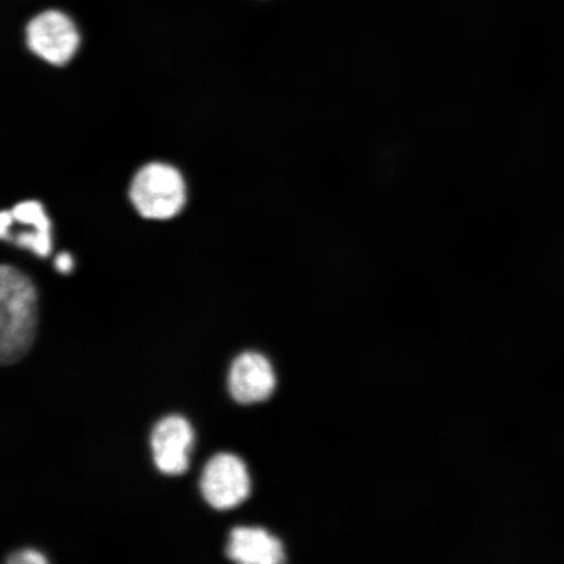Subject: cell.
<instances>
[{"mask_svg":"<svg viewBox=\"0 0 564 564\" xmlns=\"http://www.w3.org/2000/svg\"><path fill=\"white\" fill-rule=\"evenodd\" d=\"M54 265L56 271L67 274L74 270V258L70 257L68 252H61L59 256L55 258Z\"/></svg>","mask_w":564,"mask_h":564,"instance_id":"10","label":"cell"},{"mask_svg":"<svg viewBox=\"0 0 564 564\" xmlns=\"http://www.w3.org/2000/svg\"><path fill=\"white\" fill-rule=\"evenodd\" d=\"M26 45L39 58L53 66H65L80 45V34L73 20L61 11H45L30 21Z\"/></svg>","mask_w":564,"mask_h":564,"instance_id":"3","label":"cell"},{"mask_svg":"<svg viewBox=\"0 0 564 564\" xmlns=\"http://www.w3.org/2000/svg\"><path fill=\"white\" fill-rule=\"evenodd\" d=\"M194 430L182 415H167L154 426L151 435L153 462L161 474L180 476L189 465Z\"/></svg>","mask_w":564,"mask_h":564,"instance_id":"5","label":"cell"},{"mask_svg":"<svg viewBox=\"0 0 564 564\" xmlns=\"http://www.w3.org/2000/svg\"><path fill=\"white\" fill-rule=\"evenodd\" d=\"M130 200L138 214L147 220H171L186 206L185 178L173 165L151 162L133 176Z\"/></svg>","mask_w":564,"mask_h":564,"instance_id":"2","label":"cell"},{"mask_svg":"<svg viewBox=\"0 0 564 564\" xmlns=\"http://www.w3.org/2000/svg\"><path fill=\"white\" fill-rule=\"evenodd\" d=\"M229 392L239 404L262 403L272 397L276 376L268 359L256 351L239 355L229 371Z\"/></svg>","mask_w":564,"mask_h":564,"instance_id":"6","label":"cell"},{"mask_svg":"<svg viewBox=\"0 0 564 564\" xmlns=\"http://www.w3.org/2000/svg\"><path fill=\"white\" fill-rule=\"evenodd\" d=\"M202 496L218 511H227L245 502L251 492V479L245 463L236 455L210 457L200 478Z\"/></svg>","mask_w":564,"mask_h":564,"instance_id":"4","label":"cell"},{"mask_svg":"<svg viewBox=\"0 0 564 564\" xmlns=\"http://www.w3.org/2000/svg\"><path fill=\"white\" fill-rule=\"evenodd\" d=\"M9 564H46V556L37 550L34 549H25L20 550V552L13 553L7 560Z\"/></svg>","mask_w":564,"mask_h":564,"instance_id":"9","label":"cell"},{"mask_svg":"<svg viewBox=\"0 0 564 564\" xmlns=\"http://www.w3.org/2000/svg\"><path fill=\"white\" fill-rule=\"evenodd\" d=\"M228 558L243 564H279L285 561L284 546L262 528L237 527L230 532Z\"/></svg>","mask_w":564,"mask_h":564,"instance_id":"8","label":"cell"},{"mask_svg":"<svg viewBox=\"0 0 564 564\" xmlns=\"http://www.w3.org/2000/svg\"><path fill=\"white\" fill-rule=\"evenodd\" d=\"M39 322L33 282L17 267L0 268V362L20 361L31 350Z\"/></svg>","mask_w":564,"mask_h":564,"instance_id":"1","label":"cell"},{"mask_svg":"<svg viewBox=\"0 0 564 564\" xmlns=\"http://www.w3.org/2000/svg\"><path fill=\"white\" fill-rule=\"evenodd\" d=\"M13 221L25 230L13 231L9 241L39 258H47L53 250V225L44 206L37 200H25L11 209Z\"/></svg>","mask_w":564,"mask_h":564,"instance_id":"7","label":"cell"}]
</instances>
